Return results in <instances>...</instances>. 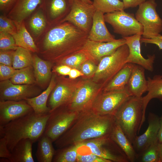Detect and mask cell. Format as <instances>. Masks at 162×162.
Returning <instances> with one entry per match:
<instances>
[{"label": "cell", "instance_id": "cell-40", "mask_svg": "<svg viewBox=\"0 0 162 162\" xmlns=\"http://www.w3.org/2000/svg\"><path fill=\"white\" fill-rule=\"evenodd\" d=\"M16 45L13 36L9 33L0 32V50H16Z\"/></svg>", "mask_w": 162, "mask_h": 162}, {"label": "cell", "instance_id": "cell-32", "mask_svg": "<svg viewBox=\"0 0 162 162\" xmlns=\"http://www.w3.org/2000/svg\"><path fill=\"white\" fill-rule=\"evenodd\" d=\"M89 59L94 60L89 54L82 49L63 58L55 64L68 65L72 68L79 70L82 64Z\"/></svg>", "mask_w": 162, "mask_h": 162}, {"label": "cell", "instance_id": "cell-36", "mask_svg": "<svg viewBox=\"0 0 162 162\" xmlns=\"http://www.w3.org/2000/svg\"><path fill=\"white\" fill-rule=\"evenodd\" d=\"M92 4L96 10L103 14L124 10V5L120 0H93Z\"/></svg>", "mask_w": 162, "mask_h": 162}, {"label": "cell", "instance_id": "cell-9", "mask_svg": "<svg viewBox=\"0 0 162 162\" xmlns=\"http://www.w3.org/2000/svg\"><path fill=\"white\" fill-rule=\"evenodd\" d=\"M135 18L143 27L142 38H153L162 31V19L156 10L155 0H147L139 6Z\"/></svg>", "mask_w": 162, "mask_h": 162}, {"label": "cell", "instance_id": "cell-38", "mask_svg": "<svg viewBox=\"0 0 162 162\" xmlns=\"http://www.w3.org/2000/svg\"><path fill=\"white\" fill-rule=\"evenodd\" d=\"M85 151L78 148L77 162H112L111 160L99 157L89 151Z\"/></svg>", "mask_w": 162, "mask_h": 162}, {"label": "cell", "instance_id": "cell-51", "mask_svg": "<svg viewBox=\"0 0 162 162\" xmlns=\"http://www.w3.org/2000/svg\"><path fill=\"white\" fill-rule=\"evenodd\" d=\"M160 160L159 162H162V142L159 143Z\"/></svg>", "mask_w": 162, "mask_h": 162}, {"label": "cell", "instance_id": "cell-50", "mask_svg": "<svg viewBox=\"0 0 162 162\" xmlns=\"http://www.w3.org/2000/svg\"><path fill=\"white\" fill-rule=\"evenodd\" d=\"M160 128L158 136L159 143L162 142V114L160 118Z\"/></svg>", "mask_w": 162, "mask_h": 162}, {"label": "cell", "instance_id": "cell-49", "mask_svg": "<svg viewBox=\"0 0 162 162\" xmlns=\"http://www.w3.org/2000/svg\"><path fill=\"white\" fill-rule=\"evenodd\" d=\"M68 76L69 78L75 79L80 76L82 77L83 74L80 70L76 68H71Z\"/></svg>", "mask_w": 162, "mask_h": 162}, {"label": "cell", "instance_id": "cell-33", "mask_svg": "<svg viewBox=\"0 0 162 162\" xmlns=\"http://www.w3.org/2000/svg\"><path fill=\"white\" fill-rule=\"evenodd\" d=\"M10 80L15 84L35 85L36 82L32 65L17 69Z\"/></svg>", "mask_w": 162, "mask_h": 162}, {"label": "cell", "instance_id": "cell-10", "mask_svg": "<svg viewBox=\"0 0 162 162\" xmlns=\"http://www.w3.org/2000/svg\"><path fill=\"white\" fill-rule=\"evenodd\" d=\"M131 96L126 87L122 90L102 91L95 99L91 110L98 114L115 116Z\"/></svg>", "mask_w": 162, "mask_h": 162}, {"label": "cell", "instance_id": "cell-8", "mask_svg": "<svg viewBox=\"0 0 162 162\" xmlns=\"http://www.w3.org/2000/svg\"><path fill=\"white\" fill-rule=\"evenodd\" d=\"M92 153L112 162H127L126 155L111 138L110 135L85 141L77 144Z\"/></svg>", "mask_w": 162, "mask_h": 162}, {"label": "cell", "instance_id": "cell-42", "mask_svg": "<svg viewBox=\"0 0 162 162\" xmlns=\"http://www.w3.org/2000/svg\"><path fill=\"white\" fill-rule=\"evenodd\" d=\"M17 70L12 66L0 64V81L10 80Z\"/></svg>", "mask_w": 162, "mask_h": 162}, {"label": "cell", "instance_id": "cell-44", "mask_svg": "<svg viewBox=\"0 0 162 162\" xmlns=\"http://www.w3.org/2000/svg\"><path fill=\"white\" fill-rule=\"evenodd\" d=\"M16 0H0L1 14L7 15L14 6Z\"/></svg>", "mask_w": 162, "mask_h": 162}, {"label": "cell", "instance_id": "cell-37", "mask_svg": "<svg viewBox=\"0 0 162 162\" xmlns=\"http://www.w3.org/2000/svg\"><path fill=\"white\" fill-rule=\"evenodd\" d=\"M159 142L158 138L137 158L142 162H159Z\"/></svg>", "mask_w": 162, "mask_h": 162}, {"label": "cell", "instance_id": "cell-27", "mask_svg": "<svg viewBox=\"0 0 162 162\" xmlns=\"http://www.w3.org/2000/svg\"><path fill=\"white\" fill-rule=\"evenodd\" d=\"M34 143L29 139H23L19 141L11 152L9 162H34L32 154Z\"/></svg>", "mask_w": 162, "mask_h": 162}, {"label": "cell", "instance_id": "cell-39", "mask_svg": "<svg viewBox=\"0 0 162 162\" xmlns=\"http://www.w3.org/2000/svg\"><path fill=\"white\" fill-rule=\"evenodd\" d=\"M98 64L93 60L89 59L84 62L79 70L83 74V79H92L98 68Z\"/></svg>", "mask_w": 162, "mask_h": 162}, {"label": "cell", "instance_id": "cell-15", "mask_svg": "<svg viewBox=\"0 0 162 162\" xmlns=\"http://www.w3.org/2000/svg\"><path fill=\"white\" fill-rule=\"evenodd\" d=\"M34 112L25 100L0 101V126Z\"/></svg>", "mask_w": 162, "mask_h": 162}, {"label": "cell", "instance_id": "cell-35", "mask_svg": "<svg viewBox=\"0 0 162 162\" xmlns=\"http://www.w3.org/2000/svg\"><path fill=\"white\" fill-rule=\"evenodd\" d=\"M32 52L21 47H18L15 51L12 67L19 69L32 65Z\"/></svg>", "mask_w": 162, "mask_h": 162}, {"label": "cell", "instance_id": "cell-29", "mask_svg": "<svg viewBox=\"0 0 162 162\" xmlns=\"http://www.w3.org/2000/svg\"><path fill=\"white\" fill-rule=\"evenodd\" d=\"M134 64L126 63L103 88L102 91L107 92L124 89L129 81Z\"/></svg>", "mask_w": 162, "mask_h": 162}, {"label": "cell", "instance_id": "cell-28", "mask_svg": "<svg viewBox=\"0 0 162 162\" xmlns=\"http://www.w3.org/2000/svg\"><path fill=\"white\" fill-rule=\"evenodd\" d=\"M110 136L112 139L124 152L129 161L131 162H135L137 159V154L132 144L116 122L111 132Z\"/></svg>", "mask_w": 162, "mask_h": 162}, {"label": "cell", "instance_id": "cell-5", "mask_svg": "<svg viewBox=\"0 0 162 162\" xmlns=\"http://www.w3.org/2000/svg\"><path fill=\"white\" fill-rule=\"evenodd\" d=\"M129 53V48L126 44L118 47L112 54L102 58L92 80L102 84L104 87L127 63Z\"/></svg>", "mask_w": 162, "mask_h": 162}, {"label": "cell", "instance_id": "cell-1", "mask_svg": "<svg viewBox=\"0 0 162 162\" xmlns=\"http://www.w3.org/2000/svg\"><path fill=\"white\" fill-rule=\"evenodd\" d=\"M88 34L66 21L50 26L35 43L37 54L55 64L65 57L82 49Z\"/></svg>", "mask_w": 162, "mask_h": 162}, {"label": "cell", "instance_id": "cell-34", "mask_svg": "<svg viewBox=\"0 0 162 162\" xmlns=\"http://www.w3.org/2000/svg\"><path fill=\"white\" fill-rule=\"evenodd\" d=\"M78 146L77 144L58 148L55 151L54 162H77Z\"/></svg>", "mask_w": 162, "mask_h": 162}, {"label": "cell", "instance_id": "cell-30", "mask_svg": "<svg viewBox=\"0 0 162 162\" xmlns=\"http://www.w3.org/2000/svg\"><path fill=\"white\" fill-rule=\"evenodd\" d=\"M17 28L16 32L12 35L17 46L28 50L33 53H38V48L34 39L26 28L24 21Z\"/></svg>", "mask_w": 162, "mask_h": 162}, {"label": "cell", "instance_id": "cell-12", "mask_svg": "<svg viewBox=\"0 0 162 162\" xmlns=\"http://www.w3.org/2000/svg\"><path fill=\"white\" fill-rule=\"evenodd\" d=\"M79 80L63 76L56 78V84L49 98L47 105L50 113L61 106L67 105L72 99Z\"/></svg>", "mask_w": 162, "mask_h": 162}, {"label": "cell", "instance_id": "cell-16", "mask_svg": "<svg viewBox=\"0 0 162 162\" xmlns=\"http://www.w3.org/2000/svg\"><path fill=\"white\" fill-rule=\"evenodd\" d=\"M72 3L70 0H42V8L50 26L60 23L69 13Z\"/></svg>", "mask_w": 162, "mask_h": 162}, {"label": "cell", "instance_id": "cell-47", "mask_svg": "<svg viewBox=\"0 0 162 162\" xmlns=\"http://www.w3.org/2000/svg\"><path fill=\"white\" fill-rule=\"evenodd\" d=\"M71 68L63 64L56 65L53 68V71L55 74L62 76L68 75Z\"/></svg>", "mask_w": 162, "mask_h": 162}, {"label": "cell", "instance_id": "cell-3", "mask_svg": "<svg viewBox=\"0 0 162 162\" xmlns=\"http://www.w3.org/2000/svg\"><path fill=\"white\" fill-rule=\"evenodd\" d=\"M50 114L38 115L33 112L0 126V137L5 138L10 152L22 139H29L34 142L44 134Z\"/></svg>", "mask_w": 162, "mask_h": 162}, {"label": "cell", "instance_id": "cell-48", "mask_svg": "<svg viewBox=\"0 0 162 162\" xmlns=\"http://www.w3.org/2000/svg\"><path fill=\"white\" fill-rule=\"evenodd\" d=\"M122 1L125 9L139 6L145 2L146 0H122Z\"/></svg>", "mask_w": 162, "mask_h": 162}, {"label": "cell", "instance_id": "cell-6", "mask_svg": "<svg viewBox=\"0 0 162 162\" xmlns=\"http://www.w3.org/2000/svg\"><path fill=\"white\" fill-rule=\"evenodd\" d=\"M104 87L103 84L92 79L79 80L74 96L67 106L70 110L79 112L91 109Z\"/></svg>", "mask_w": 162, "mask_h": 162}, {"label": "cell", "instance_id": "cell-11", "mask_svg": "<svg viewBox=\"0 0 162 162\" xmlns=\"http://www.w3.org/2000/svg\"><path fill=\"white\" fill-rule=\"evenodd\" d=\"M105 22L112 27L114 33L124 37L131 36L143 32V27L133 14L124 10L115 11L105 14Z\"/></svg>", "mask_w": 162, "mask_h": 162}, {"label": "cell", "instance_id": "cell-14", "mask_svg": "<svg viewBox=\"0 0 162 162\" xmlns=\"http://www.w3.org/2000/svg\"><path fill=\"white\" fill-rule=\"evenodd\" d=\"M35 85L15 84L10 80L0 82V101H19L33 98L40 94Z\"/></svg>", "mask_w": 162, "mask_h": 162}, {"label": "cell", "instance_id": "cell-18", "mask_svg": "<svg viewBox=\"0 0 162 162\" xmlns=\"http://www.w3.org/2000/svg\"><path fill=\"white\" fill-rule=\"evenodd\" d=\"M148 126L143 134L136 136L132 144L137 157L158 138L160 128V117L150 112L148 116Z\"/></svg>", "mask_w": 162, "mask_h": 162}, {"label": "cell", "instance_id": "cell-17", "mask_svg": "<svg viewBox=\"0 0 162 162\" xmlns=\"http://www.w3.org/2000/svg\"><path fill=\"white\" fill-rule=\"evenodd\" d=\"M142 34H137L131 36L124 37L126 41L129 50L126 63H130L140 65L151 72L154 70V63L155 55H149L144 58L142 55L140 48V39Z\"/></svg>", "mask_w": 162, "mask_h": 162}, {"label": "cell", "instance_id": "cell-21", "mask_svg": "<svg viewBox=\"0 0 162 162\" xmlns=\"http://www.w3.org/2000/svg\"><path fill=\"white\" fill-rule=\"evenodd\" d=\"M42 0H16L6 16L11 19L17 27L40 5Z\"/></svg>", "mask_w": 162, "mask_h": 162}, {"label": "cell", "instance_id": "cell-13", "mask_svg": "<svg viewBox=\"0 0 162 162\" xmlns=\"http://www.w3.org/2000/svg\"><path fill=\"white\" fill-rule=\"evenodd\" d=\"M96 11L92 4L80 0H74L72 2L69 13L60 22H70L81 30L88 34L92 26L93 16Z\"/></svg>", "mask_w": 162, "mask_h": 162}, {"label": "cell", "instance_id": "cell-2", "mask_svg": "<svg viewBox=\"0 0 162 162\" xmlns=\"http://www.w3.org/2000/svg\"><path fill=\"white\" fill-rule=\"evenodd\" d=\"M115 116L97 114L91 110L81 112L71 126L54 142L58 148L110 135L116 123Z\"/></svg>", "mask_w": 162, "mask_h": 162}, {"label": "cell", "instance_id": "cell-19", "mask_svg": "<svg viewBox=\"0 0 162 162\" xmlns=\"http://www.w3.org/2000/svg\"><path fill=\"white\" fill-rule=\"evenodd\" d=\"M126 44V40L123 38L108 42H97L88 39L82 49L98 64L102 58L112 54L118 47Z\"/></svg>", "mask_w": 162, "mask_h": 162}, {"label": "cell", "instance_id": "cell-25", "mask_svg": "<svg viewBox=\"0 0 162 162\" xmlns=\"http://www.w3.org/2000/svg\"><path fill=\"white\" fill-rule=\"evenodd\" d=\"M56 74H54L46 89L38 95L26 98V100L32 108L34 112L38 115H45L50 113V110L47 103L50 95L56 84Z\"/></svg>", "mask_w": 162, "mask_h": 162}, {"label": "cell", "instance_id": "cell-26", "mask_svg": "<svg viewBox=\"0 0 162 162\" xmlns=\"http://www.w3.org/2000/svg\"><path fill=\"white\" fill-rule=\"evenodd\" d=\"M147 93L142 97L143 116L141 125L145 120V113L147 106L153 99L158 98L162 100V75H155L152 78L147 77Z\"/></svg>", "mask_w": 162, "mask_h": 162}, {"label": "cell", "instance_id": "cell-20", "mask_svg": "<svg viewBox=\"0 0 162 162\" xmlns=\"http://www.w3.org/2000/svg\"><path fill=\"white\" fill-rule=\"evenodd\" d=\"M24 22L26 28L35 42L50 26L40 5L24 20Z\"/></svg>", "mask_w": 162, "mask_h": 162}, {"label": "cell", "instance_id": "cell-7", "mask_svg": "<svg viewBox=\"0 0 162 162\" xmlns=\"http://www.w3.org/2000/svg\"><path fill=\"white\" fill-rule=\"evenodd\" d=\"M80 112L70 110L67 105L50 113L44 134L55 142L73 124Z\"/></svg>", "mask_w": 162, "mask_h": 162}, {"label": "cell", "instance_id": "cell-22", "mask_svg": "<svg viewBox=\"0 0 162 162\" xmlns=\"http://www.w3.org/2000/svg\"><path fill=\"white\" fill-rule=\"evenodd\" d=\"M104 15L102 12L96 11L93 16L92 26L88 34V39L99 42H108L116 39L106 26Z\"/></svg>", "mask_w": 162, "mask_h": 162}, {"label": "cell", "instance_id": "cell-23", "mask_svg": "<svg viewBox=\"0 0 162 162\" xmlns=\"http://www.w3.org/2000/svg\"><path fill=\"white\" fill-rule=\"evenodd\" d=\"M145 69L142 67L134 64L131 75L126 87L132 96L141 97L147 92L148 82L145 74Z\"/></svg>", "mask_w": 162, "mask_h": 162}, {"label": "cell", "instance_id": "cell-24", "mask_svg": "<svg viewBox=\"0 0 162 162\" xmlns=\"http://www.w3.org/2000/svg\"><path fill=\"white\" fill-rule=\"evenodd\" d=\"M33 67L36 83L42 88L48 85L52 76L53 63L40 57L36 53L32 54Z\"/></svg>", "mask_w": 162, "mask_h": 162}, {"label": "cell", "instance_id": "cell-41", "mask_svg": "<svg viewBox=\"0 0 162 162\" xmlns=\"http://www.w3.org/2000/svg\"><path fill=\"white\" fill-rule=\"evenodd\" d=\"M17 30L14 22L6 15L2 14L0 16V32L10 34L12 35L15 33Z\"/></svg>", "mask_w": 162, "mask_h": 162}, {"label": "cell", "instance_id": "cell-43", "mask_svg": "<svg viewBox=\"0 0 162 162\" xmlns=\"http://www.w3.org/2000/svg\"><path fill=\"white\" fill-rule=\"evenodd\" d=\"M15 50H0V64L12 66Z\"/></svg>", "mask_w": 162, "mask_h": 162}, {"label": "cell", "instance_id": "cell-46", "mask_svg": "<svg viewBox=\"0 0 162 162\" xmlns=\"http://www.w3.org/2000/svg\"><path fill=\"white\" fill-rule=\"evenodd\" d=\"M140 41L141 43L146 44H155L158 46L159 49L162 50V36L160 34L151 38H141Z\"/></svg>", "mask_w": 162, "mask_h": 162}, {"label": "cell", "instance_id": "cell-31", "mask_svg": "<svg viewBox=\"0 0 162 162\" xmlns=\"http://www.w3.org/2000/svg\"><path fill=\"white\" fill-rule=\"evenodd\" d=\"M52 141L43 134L38 140L35 155L38 162H51L55 154Z\"/></svg>", "mask_w": 162, "mask_h": 162}, {"label": "cell", "instance_id": "cell-45", "mask_svg": "<svg viewBox=\"0 0 162 162\" xmlns=\"http://www.w3.org/2000/svg\"><path fill=\"white\" fill-rule=\"evenodd\" d=\"M11 153L8 148L7 143L5 138L4 137H0V158H7L9 159L11 157Z\"/></svg>", "mask_w": 162, "mask_h": 162}, {"label": "cell", "instance_id": "cell-52", "mask_svg": "<svg viewBox=\"0 0 162 162\" xmlns=\"http://www.w3.org/2000/svg\"><path fill=\"white\" fill-rule=\"evenodd\" d=\"M74 0H70V2L72 3V2ZM81 0L83 2H84L86 3L90 4H92V1H91V0Z\"/></svg>", "mask_w": 162, "mask_h": 162}, {"label": "cell", "instance_id": "cell-4", "mask_svg": "<svg viewBox=\"0 0 162 162\" xmlns=\"http://www.w3.org/2000/svg\"><path fill=\"white\" fill-rule=\"evenodd\" d=\"M142 116V97L134 96H130L115 116L116 122L132 144L141 127Z\"/></svg>", "mask_w": 162, "mask_h": 162}]
</instances>
